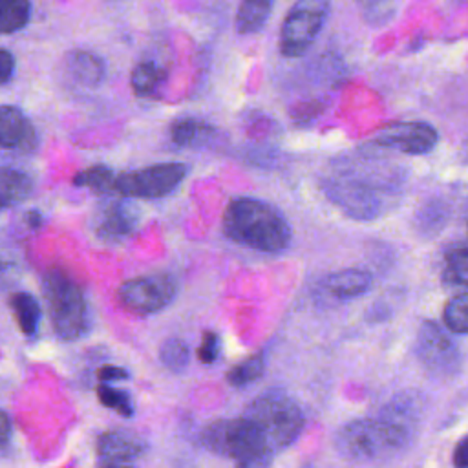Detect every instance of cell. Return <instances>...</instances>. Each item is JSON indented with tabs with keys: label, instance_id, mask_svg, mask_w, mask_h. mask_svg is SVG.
Listing matches in <instances>:
<instances>
[{
	"label": "cell",
	"instance_id": "obj_1",
	"mask_svg": "<svg viewBox=\"0 0 468 468\" xmlns=\"http://www.w3.org/2000/svg\"><path fill=\"white\" fill-rule=\"evenodd\" d=\"M223 232L239 245L271 254L285 250L292 236L287 218L274 205L245 196L227 205Z\"/></svg>",
	"mask_w": 468,
	"mask_h": 468
},
{
	"label": "cell",
	"instance_id": "obj_2",
	"mask_svg": "<svg viewBox=\"0 0 468 468\" xmlns=\"http://www.w3.org/2000/svg\"><path fill=\"white\" fill-rule=\"evenodd\" d=\"M410 442L408 420L402 411L378 419H358L338 430L335 446L351 461H378L399 453Z\"/></svg>",
	"mask_w": 468,
	"mask_h": 468
},
{
	"label": "cell",
	"instance_id": "obj_3",
	"mask_svg": "<svg viewBox=\"0 0 468 468\" xmlns=\"http://www.w3.org/2000/svg\"><path fill=\"white\" fill-rule=\"evenodd\" d=\"M51 329L64 342L79 340L90 329V307L80 282L62 265L49 267L40 280Z\"/></svg>",
	"mask_w": 468,
	"mask_h": 468
},
{
	"label": "cell",
	"instance_id": "obj_4",
	"mask_svg": "<svg viewBox=\"0 0 468 468\" xmlns=\"http://www.w3.org/2000/svg\"><path fill=\"white\" fill-rule=\"evenodd\" d=\"M243 417L263 433L272 453L287 448L303 430V413L300 406L282 391H267L260 395L247 406Z\"/></svg>",
	"mask_w": 468,
	"mask_h": 468
},
{
	"label": "cell",
	"instance_id": "obj_5",
	"mask_svg": "<svg viewBox=\"0 0 468 468\" xmlns=\"http://www.w3.org/2000/svg\"><path fill=\"white\" fill-rule=\"evenodd\" d=\"M201 442L208 452L236 459V463L258 455H274L263 433L245 417L210 422L201 431Z\"/></svg>",
	"mask_w": 468,
	"mask_h": 468
},
{
	"label": "cell",
	"instance_id": "obj_6",
	"mask_svg": "<svg viewBox=\"0 0 468 468\" xmlns=\"http://www.w3.org/2000/svg\"><path fill=\"white\" fill-rule=\"evenodd\" d=\"M329 4L325 0L296 2L285 15L280 29V51L285 57H300L318 37L324 27Z\"/></svg>",
	"mask_w": 468,
	"mask_h": 468
},
{
	"label": "cell",
	"instance_id": "obj_7",
	"mask_svg": "<svg viewBox=\"0 0 468 468\" xmlns=\"http://www.w3.org/2000/svg\"><path fill=\"white\" fill-rule=\"evenodd\" d=\"M183 163H157L139 170L119 174L115 179V194L122 197L157 199L174 192L186 177Z\"/></svg>",
	"mask_w": 468,
	"mask_h": 468
},
{
	"label": "cell",
	"instance_id": "obj_8",
	"mask_svg": "<svg viewBox=\"0 0 468 468\" xmlns=\"http://www.w3.org/2000/svg\"><path fill=\"white\" fill-rule=\"evenodd\" d=\"M177 294V283L174 276L157 272L137 276L122 282L117 287L119 303L135 314H154L165 309Z\"/></svg>",
	"mask_w": 468,
	"mask_h": 468
},
{
	"label": "cell",
	"instance_id": "obj_9",
	"mask_svg": "<svg viewBox=\"0 0 468 468\" xmlns=\"http://www.w3.org/2000/svg\"><path fill=\"white\" fill-rule=\"evenodd\" d=\"M415 353L419 362L437 377L453 375L461 364V355L453 338L431 320L422 322L419 327Z\"/></svg>",
	"mask_w": 468,
	"mask_h": 468
},
{
	"label": "cell",
	"instance_id": "obj_10",
	"mask_svg": "<svg viewBox=\"0 0 468 468\" xmlns=\"http://www.w3.org/2000/svg\"><path fill=\"white\" fill-rule=\"evenodd\" d=\"M439 141L437 130L424 121L389 122L377 132L373 143L384 148H393L410 155H422L435 148Z\"/></svg>",
	"mask_w": 468,
	"mask_h": 468
},
{
	"label": "cell",
	"instance_id": "obj_11",
	"mask_svg": "<svg viewBox=\"0 0 468 468\" xmlns=\"http://www.w3.org/2000/svg\"><path fill=\"white\" fill-rule=\"evenodd\" d=\"M137 221L139 210L133 203L126 199L108 201L93 216V232L104 243H121L133 232Z\"/></svg>",
	"mask_w": 468,
	"mask_h": 468
},
{
	"label": "cell",
	"instance_id": "obj_12",
	"mask_svg": "<svg viewBox=\"0 0 468 468\" xmlns=\"http://www.w3.org/2000/svg\"><path fill=\"white\" fill-rule=\"evenodd\" d=\"M146 444L141 437L126 430H110L97 437L95 452L101 468L124 466L126 463L141 457Z\"/></svg>",
	"mask_w": 468,
	"mask_h": 468
},
{
	"label": "cell",
	"instance_id": "obj_13",
	"mask_svg": "<svg viewBox=\"0 0 468 468\" xmlns=\"http://www.w3.org/2000/svg\"><path fill=\"white\" fill-rule=\"evenodd\" d=\"M327 196L342 205L346 212L356 216V218H371L377 214L378 208V199L371 192L369 186L358 183V181H329L325 185Z\"/></svg>",
	"mask_w": 468,
	"mask_h": 468
},
{
	"label": "cell",
	"instance_id": "obj_14",
	"mask_svg": "<svg viewBox=\"0 0 468 468\" xmlns=\"http://www.w3.org/2000/svg\"><path fill=\"white\" fill-rule=\"evenodd\" d=\"M35 130L29 119L11 104L0 106V146L4 148H33Z\"/></svg>",
	"mask_w": 468,
	"mask_h": 468
},
{
	"label": "cell",
	"instance_id": "obj_15",
	"mask_svg": "<svg viewBox=\"0 0 468 468\" xmlns=\"http://www.w3.org/2000/svg\"><path fill=\"white\" fill-rule=\"evenodd\" d=\"M373 283V278L367 271L362 269H344L329 274L324 280V289L329 296L338 300H351L366 294Z\"/></svg>",
	"mask_w": 468,
	"mask_h": 468
},
{
	"label": "cell",
	"instance_id": "obj_16",
	"mask_svg": "<svg viewBox=\"0 0 468 468\" xmlns=\"http://www.w3.org/2000/svg\"><path fill=\"white\" fill-rule=\"evenodd\" d=\"M31 190L33 183L27 174L16 168L0 166V212L27 199Z\"/></svg>",
	"mask_w": 468,
	"mask_h": 468
},
{
	"label": "cell",
	"instance_id": "obj_17",
	"mask_svg": "<svg viewBox=\"0 0 468 468\" xmlns=\"http://www.w3.org/2000/svg\"><path fill=\"white\" fill-rule=\"evenodd\" d=\"M66 68L73 79H77L79 82L88 84V86L99 84L104 77L102 58L90 51H84V49H75V51L68 53Z\"/></svg>",
	"mask_w": 468,
	"mask_h": 468
},
{
	"label": "cell",
	"instance_id": "obj_18",
	"mask_svg": "<svg viewBox=\"0 0 468 468\" xmlns=\"http://www.w3.org/2000/svg\"><path fill=\"white\" fill-rule=\"evenodd\" d=\"M9 305L13 309V314L16 318L18 329L26 335V336H35L38 331V324L42 318V309L38 300L29 294V292H15L9 298Z\"/></svg>",
	"mask_w": 468,
	"mask_h": 468
},
{
	"label": "cell",
	"instance_id": "obj_19",
	"mask_svg": "<svg viewBox=\"0 0 468 468\" xmlns=\"http://www.w3.org/2000/svg\"><path fill=\"white\" fill-rule=\"evenodd\" d=\"M272 2L269 0H245L238 5L234 26L236 31L241 35H250L256 33L263 27L267 22L271 11H272Z\"/></svg>",
	"mask_w": 468,
	"mask_h": 468
},
{
	"label": "cell",
	"instance_id": "obj_20",
	"mask_svg": "<svg viewBox=\"0 0 468 468\" xmlns=\"http://www.w3.org/2000/svg\"><path fill=\"white\" fill-rule=\"evenodd\" d=\"M165 79H166V69L161 64L154 60H144L133 68L130 84L135 95L152 97L157 91V88L165 82Z\"/></svg>",
	"mask_w": 468,
	"mask_h": 468
},
{
	"label": "cell",
	"instance_id": "obj_21",
	"mask_svg": "<svg viewBox=\"0 0 468 468\" xmlns=\"http://www.w3.org/2000/svg\"><path fill=\"white\" fill-rule=\"evenodd\" d=\"M212 128L196 117H179L170 124V139L177 146H192L210 137Z\"/></svg>",
	"mask_w": 468,
	"mask_h": 468
},
{
	"label": "cell",
	"instance_id": "obj_22",
	"mask_svg": "<svg viewBox=\"0 0 468 468\" xmlns=\"http://www.w3.org/2000/svg\"><path fill=\"white\" fill-rule=\"evenodd\" d=\"M115 172L106 165H93L80 170L73 177L75 186H86L97 194H110L115 192Z\"/></svg>",
	"mask_w": 468,
	"mask_h": 468
},
{
	"label": "cell",
	"instance_id": "obj_23",
	"mask_svg": "<svg viewBox=\"0 0 468 468\" xmlns=\"http://www.w3.org/2000/svg\"><path fill=\"white\" fill-rule=\"evenodd\" d=\"M442 282L453 287H468V247H455L446 252Z\"/></svg>",
	"mask_w": 468,
	"mask_h": 468
},
{
	"label": "cell",
	"instance_id": "obj_24",
	"mask_svg": "<svg viewBox=\"0 0 468 468\" xmlns=\"http://www.w3.org/2000/svg\"><path fill=\"white\" fill-rule=\"evenodd\" d=\"M31 16V5L26 0H0V33L22 29Z\"/></svg>",
	"mask_w": 468,
	"mask_h": 468
},
{
	"label": "cell",
	"instance_id": "obj_25",
	"mask_svg": "<svg viewBox=\"0 0 468 468\" xmlns=\"http://www.w3.org/2000/svg\"><path fill=\"white\" fill-rule=\"evenodd\" d=\"M444 325L457 335H468V292L452 296L442 311Z\"/></svg>",
	"mask_w": 468,
	"mask_h": 468
},
{
	"label": "cell",
	"instance_id": "obj_26",
	"mask_svg": "<svg viewBox=\"0 0 468 468\" xmlns=\"http://www.w3.org/2000/svg\"><path fill=\"white\" fill-rule=\"evenodd\" d=\"M263 369H265V356H263V353L250 355L243 362H239L234 367L229 369L227 382L230 386H236V388L252 384L254 380H258L263 375Z\"/></svg>",
	"mask_w": 468,
	"mask_h": 468
},
{
	"label": "cell",
	"instance_id": "obj_27",
	"mask_svg": "<svg viewBox=\"0 0 468 468\" xmlns=\"http://www.w3.org/2000/svg\"><path fill=\"white\" fill-rule=\"evenodd\" d=\"M159 358L174 373H181L190 360V349L181 338H166L159 347Z\"/></svg>",
	"mask_w": 468,
	"mask_h": 468
},
{
	"label": "cell",
	"instance_id": "obj_28",
	"mask_svg": "<svg viewBox=\"0 0 468 468\" xmlns=\"http://www.w3.org/2000/svg\"><path fill=\"white\" fill-rule=\"evenodd\" d=\"M95 391H97V399L102 406L121 413L122 417H132L133 415V404H132V399L126 391L115 389L108 384H99L95 388Z\"/></svg>",
	"mask_w": 468,
	"mask_h": 468
},
{
	"label": "cell",
	"instance_id": "obj_29",
	"mask_svg": "<svg viewBox=\"0 0 468 468\" xmlns=\"http://www.w3.org/2000/svg\"><path fill=\"white\" fill-rule=\"evenodd\" d=\"M219 351H221V340H219L218 333H214V331L203 333L201 344H199V347H197V358H199V362H203V364H212V362H216L218 356H219Z\"/></svg>",
	"mask_w": 468,
	"mask_h": 468
},
{
	"label": "cell",
	"instance_id": "obj_30",
	"mask_svg": "<svg viewBox=\"0 0 468 468\" xmlns=\"http://www.w3.org/2000/svg\"><path fill=\"white\" fill-rule=\"evenodd\" d=\"M393 9H395V5L388 4V2H369L364 5V16L371 24L378 26V24L388 22V18L393 15Z\"/></svg>",
	"mask_w": 468,
	"mask_h": 468
},
{
	"label": "cell",
	"instance_id": "obj_31",
	"mask_svg": "<svg viewBox=\"0 0 468 468\" xmlns=\"http://www.w3.org/2000/svg\"><path fill=\"white\" fill-rule=\"evenodd\" d=\"M97 377L101 380V384H106V382H112V380H126L128 378V371L124 367H119V366H102L99 367L97 371Z\"/></svg>",
	"mask_w": 468,
	"mask_h": 468
},
{
	"label": "cell",
	"instance_id": "obj_32",
	"mask_svg": "<svg viewBox=\"0 0 468 468\" xmlns=\"http://www.w3.org/2000/svg\"><path fill=\"white\" fill-rule=\"evenodd\" d=\"M15 69V57L7 49H0V84L7 82Z\"/></svg>",
	"mask_w": 468,
	"mask_h": 468
},
{
	"label": "cell",
	"instance_id": "obj_33",
	"mask_svg": "<svg viewBox=\"0 0 468 468\" xmlns=\"http://www.w3.org/2000/svg\"><path fill=\"white\" fill-rule=\"evenodd\" d=\"M453 464L455 468H468V435L457 442L453 450Z\"/></svg>",
	"mask_w": 468,
	"mask_h": 468
},
{
	"label": "cell",
	"instance_id": "obj_34",
	"mask_svg": "<svg viewBox=\"0 0 468 468\" xmlns=\"http://www.w3.org/2000/svg\"><path fill=\"white\" fill-rule=\"evenodd\" d=\"M271 459H272V455L250 457V459L236 463V468H271Z\"/></svg>",
	"mask_w": 468,
	"mask_h": 468
},
{
	"label": "cell",
	"instance_id": "obj_35",
	"mask_svg": "<svg viewBox=\"0 0 468 468\" xmlns=\"http://www.w3.org/2000/svg\"><path fill=\"white\" fill-rule=\"evenodd\" d=\"M11 435H13L11 419L4 410H0V444H7L11 441Z\"/></svg>",
	"mask_w": 468,
	"mask_h": 468
},
{
	"label": "cell",
	"instance_id": "obj_36",
	"mask_svg": "<svg viewBox=\"0 0 468 468\" xmlns=\"http://www.w3.org/2000/svg\"><path fill=\"white\" fill-rule=\"evenodd\" d=\"M26 219H27V223H29L31 227H40V223H42V216H40L38 212H35V210L27 212V214H26Z\"/></svg>",
	"mask_w": 468,
	"mask_h": 468
},
{
	"label": "cell",
	"instance_id": "obj_37",
	"mask_svg": "<svg viewBox=\"0 0 468 468\" xmlns=\"http://www.w3.org/2000/svg\"><path fill=\"white\" fill-rule=\"evenodd\" d=\"M115 468H132V466H128V464H124V466H115Z\"/></svg>",
	"mask_w": 468,
	"mask_h": 468
}]
</instances>
